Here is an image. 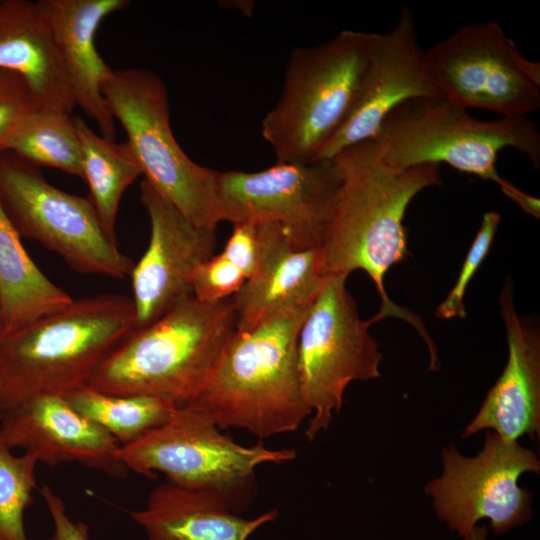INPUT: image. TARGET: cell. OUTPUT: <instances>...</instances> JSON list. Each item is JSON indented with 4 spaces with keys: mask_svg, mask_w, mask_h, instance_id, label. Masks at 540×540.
I'll list each match as a JSON object with an SVG mask.
<instances>
[{
    "mask_svg": "<svg viewBox=\"0 0 540 540\" xmlns=\"http://www.w3.org/2000/svg\"><path fill=\"white\" fill-rule=\"evenodd\" d=\"M333 160L342 183L318 247L324 276L347 278L353 271H365L381 298L380 310L369 323L386 317L405 320L422 336L430 356H435L436 347L423 322L388 297L384 278L392 266L409 256L405 213L421 191L441 185L440 166L390 165L375 139L350 146Z\"/></svg>",
    "mask_w": 540,
    "mask_h": 540,
    "instance_id": "1",
    "label": "cell"
},
{
    "mask_svg": "<svg viewBox=\"0 0 540 540\" xmlns=\"http://www.w3.org/2000/svg\"><path fill=\"white\" fill-rule=\"evenodd\" d=\"M312 303L282 310L234 333L214 373L190 403L220 429L259 439L298 429L312 415L301 389L297 338Z\"/></svg>",
    "mask_w": 540,
    "mask_h": 540,
    "instance_id": "2",
    "label": "cell"
},
{
    "mask_svg": "<svg viewBox=\"0 0 540 540\" xmlns=\"http://www.w3.org/2000/svg\"><path fill=\"white\" fill-rule=\"evenodd\" d=\"M236 330L231 300L208 303L190 295L130 333L98 365L87 385L110 395L190 403L211 378Z\"/></svg>",
    "mask_w": 540,
    "mask_h": 540,
    "instance_id": "3",
    "label": "cell"
},
{
    "mask_svg": "<svg viewBox=\"0 0 540 540\" xmlns=\"http://www.w3.org/2000/svg\"><path fill=\"white\" fill-rule=\"evenodd\" d=\"M137 328L132 298L101 294L0 336V406L41 394L65 396Z\"/></svg>",
    "mask_w": 540,
    "mask_h": 540,
    "instance_id": "4",
    "label": "cell"
},
{
    "mask_svg": "<svg viewBox=\"0 0 540 540\" xmlns=\"http://www.w3.org/2000/svg\"><path fill=\"white\" fill-rule=\"evenodd\" d=\"M373 33L343 30L292 51L277 103L261 134L278 163H313L348 116L365 74Z\"/></svg>",
    "mask_w": 540,
    "mask_h": 540,
    "instance_id": "5",
    "label": "cell"
},
{
    "mask_svg": "<svg viewBox=\"0 0 540 540\" xmlns=\"http://www.w3.org/2000/svg\"><path fill=\"white\" fill-rule=\"evenodd\" d=\"M383 159L399 168L442 163L499 185L506 194L513 184L497 170L503 149L525 154L540 164V133L528 117L482 121L442 97L414 98L395 108L374 138Z\"/></svg>",
    "mask_w": 540,
    "mask_h": 540,
    "instance_id": "6",
    "label": "cell"
},
{
    "mask_svg": "<svg viewBox=\"0 0 540 540\" xmlns=\"http://www.w3.org/2000/svg\"><path fill=\"white\" fill-rule=\"evenodd\" d=\"M219 429L200 408L187 403L164 424L121 445L117 455L128 470L148 478L162 473L180 488L214 493L238 514L254 497L257 467L291 461L296 451L243 446Z\"/></svg>",
    "mask_w": 540,
    "mask_h": 540,
    "instance_id": "7",
    "label": "cell"
},
{
    "mask_svg": "<svg viewBox=\"0 0 540 540\" xmlns=\"http://www.w3.org/2000/svg\"><path fill=\"white\" fill-rule=\"evenodd\" d=\"M102 94L126 132L144 179L196 226L216 229L225 221L219 171L197 164L178 144L163 80L144 68L112 69Z\"/></svg>",
    "mask_w": 540,
    "mask_h": 540,
    "instance_id": "8",
    "label": "cell"
},
{
    "mask_svg": "<svg viewBox=\"0 0 540 540\" xmlns=\"http://www.w3.org/2000/svg\"><path fill=\"white\" fill-rule=\"evenodd\" d=\"M0 202L20 236L58 254L72 269L115 279L134 262L109 236L90 199L49 183L38 167L0 152Z\"/></svg>",
    "mask_w": 540,
    "mask_h": 540,
    "instance_id": "9",
    "label": "cell"
},
{
    "mask_svg": "<svg viewBox=\"0 0 540 540\" xmlns=\"http://www.w3.org/2000/svg\"><path fill=\"white\" fill-rule=\"evenodd\" d=\"M346 277H328L298 333L297 364L303 397L312 410L305 435L326 430L343 404L349 383L380 376L383 355L360 319Z\"/></svg>",
    "mask_w": 540,
    "mask_h": 540,
    "instance_id": "10",
    "label": "cell"
},
{
    "mask_svg": "<svg viewBox=\"0 0 540 540\" xmlns=\"http://www.w3.org/2000/svg\"><path fill=\"white\" fill-rule=\"evenodd\" d=\"M442 98L464 109L527 117L540 108V64L526 59L493 21L471 23L424 51Z\"/></svg>",
    "mask_w": 540,
    "mask_h": 540,
    "instance_id": "11",
    "label": "cell"
},
{
    "mask_svg": "<svg viewBox=\"0 0 540 540\" xmlns=\"http://www.w3.org/2000/svg\"><path fill=\"white\" fill-rule=\"evenodd\" d=\"M443 473L425 486L439 519L465 538L487 519L496 534L529 521L532 494L518 485L527 472L539 473L533 450L506 442L488 430L482 450L465 457L453 445L441 452Z\"/></svg>",
    "mask_w": 540,
    "mask_h": 540,
    "instance_id": "12",
    "label": "cell"
},
{
    "mask_svg": "<svg viewBox=\"0 0 540 540\" xmlns=\"http://www.w3.org/2000/svg\"><path fill=\"white\" fill-rule=\"evenodd\" d=\"M342 177L332 160L278 163L257 172H219L224 220L275 222L303 248L319 247L334 212Z\"/></svg>",
    "mask_w": 540,
    "mask_h": 540,
    "instance_id": "13",
    "label": "cell"
},
{
    "mask_svg": "<svg viewBox=\"0 0 540 540\" xmlns=\"http://www.w3.org/2000/svg\"><path fill=\"white\" fill-rule=\"evenodd\" d=\"M426 97L441 95L427 72L412 12L403 7L391 31L373 33L368 65L354 104L317 161L332 160L342 150L374 139L395 108Z\"/></svg>",
    "mask_w": 540,
    "mask_h": 540,
    "instance_id": "14",
    "label": "cell"
},
{
    "mask_svg": "<svg viewBox=\"0 0 540 540\" xmlns=\"http://www.w3.org/2000/svg\"><path fill=\"white\" fill-rule=\"evenodd\" d=\"M140 200L149 216L150 240L131 272L137 328L154 322L180 300L193 295L197 267L213 256V228L190 222L145 179Z\"/></svg>",
    "mask_w": 540,
    "mask_h": 540,
    "instance_id": "15",
    "label": "cell"
},
{
    "mask_svg": "<svg viewBox=\"0 0 540 540\" xmlns=\"http://www.w3.org/2000/svg\"><path fill=\"white\" fill-rule=\"evenodd\" d=\"M0 432L12 449L48 466L74 462L114 478L128 472L118 458L116 439L61 395L41 394L0 406Z\"/></svg>",
    "mask_w": 540,
    "mask_h": 540,
    "instance_id": "16",
    "label": "cell"
},
{
    "mask_svg": "<svg viewBox=\"0 0 540 540\" xmlns=\"http://www.w3.org/2000/svg\"><path fill=\"white\" fill-rule=\"evenodd\" d=\"M508 360L478 413L464 429L467 438L494 431L506 442L540 433V334L535 322L520 317L514 306L513 284L506 279L500 294Z\"/></svg>",
    "mask_w": 540,
    "mask_h": 540,
    "instance_id": "17",
    "label": "cell"
},
{
    "mask_svg": "<svg viewBox=\"0 0 540 540\" xmlns=\"http://www.w3.org/2000/svg\"><path fill=\"white\" fill-rule=\"evenodd\" d=\"M66 74L75 107L91 118L99 133L116 136V121L102 94L112 68L95 46L101 22L129 5L127 0H37Z\"/></svg>",
    "mask_w": 540,
    "mask_h": 540,
    "instance_id": "18",
    "label": "cell"
},
{
    "mask_svg": "<svg viewBox=\"0 0 540 540\" xmlns=\"http://www.w3.org/2000/svg\"><path fill=\"white\" fill-rule=\"evenodd\" d=\"M260 224L265 243L262 267L230 299L238 331H249L287 308L312 303L327 280L318 247H300L282 224Z\"/></svg>",
    "mask_w": 540,
    "mask_h": 540,
    "instance_id": "19",
    "label": "cell"
},
{
    "mask_svg": "<svg viewBox=\"0 0 540 540\" xmlns=\"http://www.w3.org/2000/svg\"><path fill=\"white\" fill-rule=\"evenodd\" d=\"M129 515L144 529L146 540H248L258 528L274 521L278 511L245 519L214 493L166 482L150 492L143 509Z\"/></svg>",
    "mask_w": 540,
    "mask_h": 540,
    "instance_id": "20",
    "label": "cell"
},
{
    "mask_svg": "<svg viewBox=\"0 0 540 540\" xmlns=\"http://www.w3.org/2000/svg\"><path fill=\"white\" fill-rule=\"evenodd\" d=\"M0 70L22 76L43 108L68 114L75 108L50 28L37 1L0 0Z\"/></svg>",
    "mask_w": 540,
    "mask_h": 540,
    "instance_id": "21",
    "label": "cell"
},
{
    "mask_svg": "<svg viewBox=\"0 0 540 540\" xmlns=\"http://www.w3.org/2000/svg\"><path fill=\"white\" fill-rule=\"evenodd\" d=\"M0 202V306L2 334L24 327L73 301L36 266Z\"/></svg>",
    "mask_w": 540,
    "mask_h": 540,
    "instance_id": "22",
    "label": "cell"
},
{
    "mask_svg": "<svg viewBox=\"0 0 540 540\" xmlns=\"http://www.w3.org/2000/svg\"><path fill=\"white\" fill-rule=\"evenodd\" d=\"M81 150L82 179L90 190L99 219L116 240L118 208L126 189L142 174L128 142L116 143L93 131L81 117H74Z\"/></svg>",
    "mask_w": 540,
    "mask_h": 540,
    "instance_id": "23",
    "label": "cell"
},
{
    "mask_svg": "<svg viewBox=\"0 0 540 540\" xmlns=\"http://www.w3.org/2000/svg\"><path fill=\"white\" fill-rule=\"evenodd\" d=\"M64 397L77 412L112 435L120 446L164 424L178 407L167 398L110 395L87 384L71 390Z\"/></svg>",
    "mask_w": 540,
    "mask_h": 540,
    "instance_id": "24",
    "label": "cell"
},
{
    "mask_svg": "<svg viewBox=\"0 0 540 540\" xmlns=\"http://www.w3.org/2000/svg\"><path fill=\"white\" fill-rule=\"evenodd\" d=\"M10 152L38 167L46 166L82 178L81 150L70 114L39 108L28 115L5 141Z\"/></svg>",
    "mask_w": 540,
    "mask_h": 540,
    "instance_id": "25",
    "label": "cell"
},
{
    "mask_svg": "<svg viewBox=\"0 0 540 540\" xmlns=\"http://www.w3.org/2000/svg\"><path fill=\"white\" fill-rule=\"evenodd\" d=\"M0 432V540H31L24 526V513L37 489L38 459L27 452L12 453Z\"/></svg>",
    "mask_w": 540,
    "mask_h": 540,
    "instance_id": "26",
    "label": "cell"
},
{
    "mask_svg": "<svg viewBox=\"0 0 540 540\" xmlns=\"http://www.w3.org/2000/svg\"><path fill=\"white\" fill-rule=\"evenodd\" d=\"M501 216L498 212H486L480 228L467 252L458 278L442 303L436 309V316L442 319L466 317L464 297L469 282L489 252L498 229Z\"/></svg>",
    "mask_w": 540,
    "mask_h": 540,
    "instance_id": "27",
    "label": "cell"
},
{
    "mask_svg": "<svg viewBox=\"0 0 540 540\" xmlns=\"http://www.w3.org/2000/svg\"><path fill=\"white\" fill-rule=\"evenodd\" d=\"M43 105L26 80L0 70V149L21 122Z\"/></svg>",
    "mask_w": 540,
    "mask_h": 540,
    "instance_id": "28",
    "label": "cell"
},
{
    "mask_svg": "<svg viewBox=\"0 0 540 540\" xmlns=\"http://www.w3.org/2000/svg\"><path fill=\"white\" fill-rule=\"evenodd\" d=\"M245 281L244 274L219 254L197 267L192 279V294L202 302H220L238 292Z\"/></svg>",
    "mask_w": 540,
    "mask_h": 540,
    "instance_id": "29",
    "label": "cell"
},
{
    "mask_svg": "<svg viewBox=\"0 0 540 540\" xmlns=\"http://www.w3.org/2000/svg\"><path fill=\"white\" fill-rule=\"evenodd\" d=\"M221 254L244 274L246 280L254 278L261 269L265 255L260 224L253 221L234 223Z\"/></svg>",
    "mask_w": 540,
    "mask_h": 540,
    "instance_id": "30",
    "label": "cell"
},
{
    "mask_svg": "<svg viewBox=\"0 0 540 540\" xmlns=\"http://www.w3.org/2000/svg\"><path fill=\"white\" fill-rule=\"evenodd\" d=\"M40 493L54 524L50 540H88V526L82 522L71 520L63 500L50 486L43 484Z\"/></svg>",
    "mask_w": 540,
    "mask_h": 540,
    "instance_id": "31",
    "label": "cell"
},
{
    "mask_svg": "<svg viewBox=\"0 0 540 540\" xmlns=\"http://www.w3.org/2000/svg\"><path fill=\"white\" fill-rule=\"evenodd\" d=\"M487 527L485 525L475 526L474 529L464 538L465 540H486Z\"/></svg>",
    "mask_w": 540,
    "mask_h": 540,
    "instance_id": "32",
    "label": "cell"
},
{
    "mask_svg": "<svg viewBox=\"0 0 540 540\" xmlns=\"http://www.w3.org/2000/svg\"><path fill=\"white\" fill-rule=\"evenodd\" d=\"M3 330V322H2V312H1V306H0V335L2 334Z\"/></svg>",
    "mask_w": 540,
    "mask_h": 540,
    "instance_id": "33",
    "label": "cell"
},
{
    "mask_svg": "<svg viewBox=\"0 0 540 540\" xmlns=\"http://www.w3.org/2000/svg\"><path fill=\"white\" fill-rule=\"evenodd\" d=\"M1 336V335H0Z\"/></svg>",
    "mask_w": 540,
    "mask_h": 540,
    "instance_id": "34",
    "label": "cell"
}]
</instances>
